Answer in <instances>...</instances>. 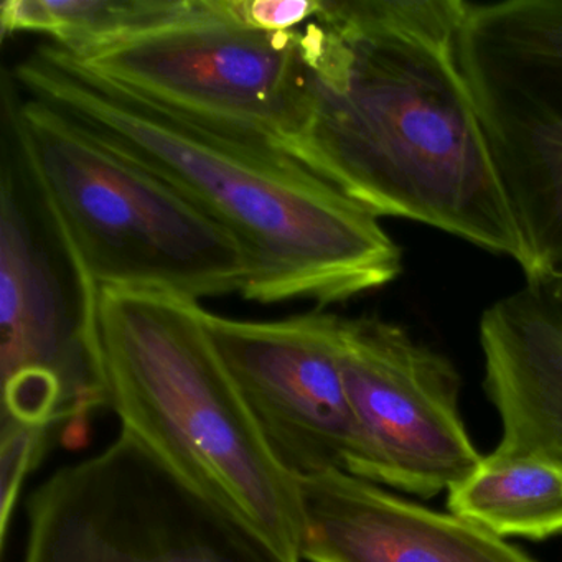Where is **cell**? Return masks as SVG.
I'll return each instance as SVG.
<instances>
[{
	"label": "cell",
	"instance_id": "6da1fadb",
	"mask_svg": "<svg viewBox=\"0 0 562 562\" xmlns=\"http://www.w3.org/2000/svg\"><path fill=\"white\" fill-rule=\"evenodd\" d=\"M465 0H318L302 27L318 172L378 218L528 256L463 77Z\"/></svg>",
	"mask_w": 562,
	"mask_h": 562
},
{
	"label": "cell",
	"instance_id": "7a4b0ae2",
	"mask_svg": "<svg viewBox=\"0 0 562 562\" xmlns=\"http://www.w3.org/2000/svg\"><path fill=\"white\" fill-rule=\"evenodd\" d=\"M12 80L205 210L249 262L246 301L344 304L391 284L403 251L381 218L302 164L149 103L41 45Z\"/></svg>",
	"mask_w": 562,
	"mask_h": 562
},
{
	"label": "cell",
	"instance_id": "3957f363",
	"mask_svg": "<svg viewBox=\"0 0 562 562\" xmlns=\"http://www.w3.org/2000/svg\"><path fill=\"white\" fill-rule=\"evenodd\" d=\"M199 301L154 289L101 288L108 407L124 432L177 475L301 562L297 480L266 446L203 324Z\"/></svg>",
	"mask_w": 562,
	"mask_h": 562
},
{
	"label": "cell",
	"instance_id": "277c9868",
	"mask_svg": "<svg viewBox=\"0 0 562 562\" xmlns=\"http://www.w3.org/2000/svg\"><path fill=\"white\" fill-rule=\"evenodd\" d=\"M2 93V144L94 289H154L199 302L245 291L248 258L222 223L54 108L22 100L8 75Z\"/></svg>",
	"mask_w": 562,
	"mask_h": 562
},
{
	"label": "cell",
	"instance_id": "5b68a950",
	"mask_svg": "<svg viewBox=\"0 0 562 562\" xmlns=\"http://www.w3.org/2000/svg\"><path fill=\"white\" fill-rule=\"evenodd\" d=\"M74 58L149 103L282 154L321 177L317 103L302 29L252 31L226 15L223 0H193L179 21Z\"/></svg>",
	"mask_w": 562,
	"mask_h": 562
},
{
	"label": "cell",
	"instance_id": "8992f818",
	"mask_svg": "<svg viewBox=\"0 0 562 562\" xmlns=\"http://www.w3.org/2000/svg\"><path fill=\"white\" fill-rule=\"evenodd\" d=\"M27 508L22 562H294L124 430Z\"/></svg>",
	"mask_w": 562,
	"mask_h": 562
},
{
	"label": "cell",
	"instance_id": "52a82bcc",
	"mask_svg": "<svg viewBox=\"0 0 562 562\" xmlns=\"http://www.w3.org/2000/svg\"><path fill=\"white\" fill-rule=\"evenodd\" d=\"M2 417L80 446L108 407L98 297L58 241L11 150L0 186Z\"/></svg>",
	"mask_w": 562,
	"mask_h": 562
},
{
	"label": "cell",
	"instance_id": "ba28073f",
	"mask_svg": "<svg viewBox=\"0 0 562 562\" xmlns=\"http://www.w3.org/2000/svg\"><path fill=\"white\" fill-rule=\"evenodd\" d=\"M459 58L525 243V281H562V0H465Z\"/></svg>",
	"mask_w": 562,
	"mask_h": 562
},
{
	"label": "cell",
	"instance_id": "9c48e42d",
	"mask_svg": "<svg viewBox=\"0 0 562 562\" xmlns=\"http://www.w3.org/2000/svg\"><path fill=\"white\" fill-rule=\"evenodd\" d=\"M340 363L363 447V479L420 498L473 472L460 376L439 351L380 317L340 322Z\"/></svg>",
	"mask_w": 562,
	"mask_h": 562
},
{
	"label": "cell",
	"instance_id": "30bf717a",
	"mask_svg": "<svg viewBox=\"0 0 562 562\" xmlns=\"http://www.w3.org/2000/svg\"><path fill=\"white\" fill-rule=\"evenodd\" d=\"M340 315L203 324L266 446L295 480L330 470L363 479L364 456L340 363Z\"/></svg>",
	"mask_w": 562,
	"mask_h": 562
},
{
	"label": "cell",
	"instance_id": "8fae6325",
	"mask_svg": "<svg viewBox=\"0 0 562 562\" xmlns=\"http://www.w3.org/2000/svg\"><path fill=\"white\" fill-rule=\"evenodd\" d=\"M307 562H536L505 539L330 470L299 479Z\"/></svg>",
	"mask_w": 562,
	"mask_h": 562
},
{
	"label": "cell",
	"instance_id": "7c38bea8",
	"mask_svg": "<svg viewBox=\"0 0 562 562\" xmlns=\"http://www.w3.org/2000/svg\"><path fill=\"white\" fill-rule=\"evenodd\" d=\"M483 390L502 423L498 447L562 467V281H525L479 322Z\"/></svg>",
	"mask_w": 562,
	"mask_h": 562
},
{
	"label": "cell",
	"instance_id": "4fadbf2b",
	"mask_svg": "<svg viewBox=\"0 0 562 562\" xmlns=\"http://www.w3.org/2000/svg\"><path fill=\"white\" fill-rule=\"evenodd\" d=\"M447 508L505 541L562 535V467L535 453L496 447L447 492Z\"/></svg>",
	"mask_w": 562,
	"mask_h": 562
},
{
	"label": "cell",
	"instance_id": "5bb4252c",
	"mask_svg": "<svg viewBox=\"0 0 562 562\" xmlns=\"http://www.w3.org/2000/svg\"><path fill=\"white\" fill-rule=\"evenodd\" d=\"M193 0H4L2 34L47 35L77 58L189 14Z\"/></svg>",
	"mask_w": 562,
	"mask_h": 562
},
{
	"label": "cell",
	"instance_id": "9a60e30c",
	"mask_svg": "<svg viewBox=\"0 0 562 562\" xmlns=\"http://www.w3.org/2000/svg\"><path fill=\"white\" fill-rule=\"evenodd\" d=\"M52 430L19 420L0 419V469H2V542L8 538L12 509L22 483L37 467L48 446Z\"/></svg>",
	"mask_w": 562,
	"mask_h": 562
},
{
	"label": "cell",
	"instance_id": "2e32d148",
	"mask_svg": "<svg viewBox=\"0 0 562 562\" xmlns=\"http://www.w3.org/2000/svg\"><path fill=\"white\" fill-rule=\"evenodd\" d=\"M235 24L258 32H291L307 25L318 11V0H223Z\"/></svg>",
	"mask_w": 562,
	"mask_h": 562
}]
</instances>
